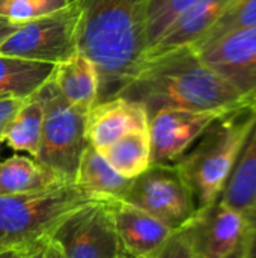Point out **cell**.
Listing matches in <instances>:
<instances>
[{
    "mask_svg": "<svg viewBox=\"0 0 256 258\" xmlns=\"http://www.w3.org/2000/svg\"><path fill=\"white\" fill-rule=\"evenodd\" d=\"M107 201L75 183L0 195V251L51 239L57 227L80 209Z\"/></svg>",
    "mask_w": 256,
    "mask_h": 258,
    "instance_id": "cell-4",
    "label": "cell"
},
{
    "mask_svg": "<svg viewBox=\"0 0 256 258\" xmlns=\"http://www.w3.org/2000/svg\"><path fill=\"white\" fill-rule=\"evenodd\" d=\"M35 97L44 110L41 147L35 160L60 183H74L81 154L88 145V112L69 104L56 88L51 76Z\"/></svg>",
    "mask_w": 256,
    "mask_h": 258,
    "instance_id": "cell-5",
    "label": "cell"
},
{
    "mask_svg": "<svg viewBox=\"0 0 256 258\" xmlns=\"http://www.w3.org/2000/svg\"><path fill=\"white\" fill-rule=\"evenodd\" d=\"M112 201L86 206L65 219L51 236L63 258H116L122 251Z\"/></svg>",
    "mask_w": 256,
    "mask_h": 258,
    "instance_id": "cell-8",
    "label": "cell"
},
{
    "mask_svg": "<svg viewBox=\"0 0 256 258\" xmlns=\"http://www.w3.org/2000/svg\"><path fill=\"white\" fill-rule=\"evenodd\" d=\"M110 206L121 249L133 258H154L177 231L127 203L112 201Z\"/></svg>",
    "mask_w": 256,
    "mask_h": 258,
    "instance_id": "cell-12",
    "label": "cell"
},
{
    "mask_svg": "<svg viewBox=\"0 0 256 258\" xmlns=\"http://www.w3.org/2000/svg\"><path fill=\"white\" fill-rule=\"evenodd\" d=\"M244 230L240 249L235 258H256V204L243 212Z\"/></svg>",
    "mask_w": 256,
    "mask_h": 258,
    "instance_id": "cell-25",
    "label": "cell"
},
{
    "mask_svg": "<svg viewBox=\"0 0 256 258\" xmlns=\"http://www.w3.org/2000/svg\"><path fill=\"white\" fill-rule=\"evenodd\" d=\"M26 98H0V133L20 110Z\"/></svg>",
    "mask_w": 256,
    "mask_h": 258,
    "instance_id": "cell-28",
    "label": "cell"
},
{
    "mask_svg": "<svg viewBox=\"0 0 256 258\" xmlns=\"http://www.w3.org/2000/svg\"><path fill=\"white\" fill-rule=\"evenodd\" d=\"M0 145H2V142H0Z\"/></svg>",
    "mask_w": 256,
    "mask_h": 258,
    "instance_id": "cell-32",
    "label": "cell"
},
{
    "mask_svg": "<svg viewBox=\"0 0 256 258\" xmlns=\"http://www.w3.org/2000/svg\"><path fill=\"white\" fill-rule=\"evenodd\" d=\"M51 80L72 106L89 112L100 101V76L95 63L81 51L54 65Z\"/></svg>",
    "mask_w": 256,
    "mask_h": 258,
    "instance_id": "cell-15",
    "label": "cell"
},
{
    "mask_svg": "<svg viewBox=\"0 0 256 258\" xmlns=\"http://www.w3.org/2000/svg\"><path fill=\"white\" fill-rule=\"evenodd\" d=\"M133 180L118 174L92 145H86L74 183L107 201H122Z\"/></svg>",
    "mask_w": 256,
    "mask_h": 258,
    "instance_id": "cell-16",
    "label": "cell"
},
{
    "mask_svg": "<svg viewBox=\"0 0 256 258\" xmlns=\"http://www.w3.org/2000/svg\"><path fill=\"white\" fill-rule=\"evenodd\" d=\"M54 65L0 54V98H29L50 79Z\"/></svg>",
    "mask_w": 256,
    "mask_h": 258,
    "instance_id": "cell-17",
    "label": "cell"
},
{
    "mask_svg": "<svg viewBox=\"0 0 256 258\" xmlns=\"http://www.w3.org/2000/svg\"><path fill=\"white\" fill-rule=\"evenodd\" d=\"M252 26H256V0H232L210 32L192 47H198L225 33Z\"/></svg>",
    "mask_w": 256,
    "mask_h": 258,
    "instance_id": "cell-22",
    "label": "cell"
},
{
    "mask_svg": "<svg viewBox=\"0 0 256 258\" xmlns=\"http://www.w3.org/2000/svg\"><path fill=\"white\" fill-rule=\"evenodd\" d=\"M256 122V101L217 118L198 144L175 162L192 189L198 207L217 201Z\"/></svg>",
    "mask_w": 256,
    "mask_h": 258,
    "instance_id": "cell-3",
    "label": "cell"
},
{
    "mask_svg": "<svg viewBox=\"0 0 256 258\" xmlns=\"http://www.w3.org/2000/svg\"><path fill=\"white\" fill-rule=\"evenodd\" d=\"M118 97L142 104L149 118L161 109L232 110L256 101L244 98L192 47L146 56Z\"/></svg>",
    "mask_w": 256,
    "mask_h": 258,
    "instance_id": "cell-1",
    "label": "cell"
},
{
    "mask_svg": "<svg viewBox=\"0 0 256 258\" xmlns=\"http://www.w3.org/2000/svg\"><path fill=\"white\" fill-rule=\"evenodd\" d=\"M60 183L35 159L14 154L0 162V195L39 190Z\"/></svg>",
    "mask_w": 256,
    "mask_h": 258,
    "instance_id": "cell-21",
    "label": "cell"
},
{
    "mask_svg": "<svg viewBox=\"0 0 256 258\" xmlns=\"http://www.w3.org/2000/svg\"><path fill=\"white\" fill-rule=\"evenodd\" d=\"M149 116L136 101L115 97L95 104L86 115V139L97 151L136 130H148Z\"/></svg>",
    "mask_w": 256,
    "mask_h": 258,
    "instance_id": "cell-13",
    "label": "cell"
},
{
    "mask_svg": "<svg viewBox=\"0 0 256 258\" xmlns=\"http://www.w3.org/2000/svg\"><path fill=\"white\" fill-rule=\"evenodd\" d=\"M20 26H21V23L12 21V20L5 18V17H0V44H2L8 36H11L15 30H18Z\"/></svg>",
    "mask_w": 256,
    "mask_h": 258,
    "instance_id": "cell-29",
    "label": "cell"
},
{
    "mask_svg": "<svg viewBox=\"0 0 256 258\" xmlns=\"http://www.w3.org/2000/svg\"><path fill=\"white\" fill-rule=\"evenodd\" d=\"M231 2L232 0H196L174 20L163 36L148 50L146 56L195 45L219 21Z\"/></svg>",
    "mask_w": 256,
    "mask_h": 258,
    "instance_id": "cell-14",
    "label": "cell"
},
{
    "mask_svg": "<svg viewBox=\"0 0 256 258\" xmlns=\"http://www.w3.org/2000/svg\"><path fill=\"white\" fill-rule=\"evenodd\" d=\"M243 230V213L217 200L198 207L190 221L178 231L193 258H235Z\"/></svg>",
    "mask_w": 256,
    "mask_h": 258,
    "instance_id": "cell-9",
    "label": "cell"
},
{
    "mask_svg": "<svg viewBox=\"0 0 256 258\" xmlns=\"http://www.w3.org/2000/svg\"><path fill=\"white\" fill-rule=\"evenodd\" d=\"M48 258H63L60 251L57 249V246L51 242V246H50V251H48Z\"/></svg>",
    "mask_w": 256,
    "mask_h": 258,
    "instance_id": "cell-30",
    "label": "cell"
},
{
    "mask_svg": "<svg viewBox=\"0 0 256 258\" xmlns=\"http://www.w3.org/2000/svg\"><path fill=\"white\" fill-rule=\"evenodd\" d=\"M229 110L161 109L149 118L151 165L175 163L204 135V132Z\"/></svg>",
    "mask_w": 256,
    "mask_h": 258,
    "instance_id": "cell-11",
    "label": "cell"
},
{
    "mask_svg": "<svg viewBox=\"0 0 256 258\" xmlns=\"http://www.w3.org/2000/svg\"><path fill=\"white\" fill-rule=\"evenodd\" d=\"M51 239L0 251V258H48Z\"/></svg>",
    "mask_w": 256,
    "mask_h": 258,
    "instance_id": "cell-26",
    "label": "cell"
},
{
    "mask_svg": "<svg viewBox=\"0 0 256 258\" xmlns=\"http://www.w3.org/2000/svg\"><path fill=\"white\" fill-rule=\"evenodd\" d=\"M192 48L244 98L256 100V26Z\"/></svg>",
    "mask_w": 256,
    "mask_h": 258,
    "instance_id": "cell-10",
    "label": "cell"
},
{
    "mask_svg": "<svg viewBox=\"0 0 256 258\" xmlns=\"http://www.w3.org/2000/svg\"><path fill=\"white\" fill-rule=\"evenodd\" d=\"M77 2L83 9L78 51L98 70L100 101L115 98L146 59L148 0Z\"/></svg>",
    "mask_w": 256,
    "mask_h": 258,
    "instance_id": "cell-2",
    "label": "cell"
},
{
    "mask_svg": "<svg viewBox=\"0 0 256 258\" xmlns=\"http://www.w3.org/2000/svg\"><path fill=\"white\" fill-rule=\"evenodd\" d=\"M116 258H133V257H131V255H128L127 252H124V251H121V252L118 254V257H116Z\"/></svg>",
    "mask_w": 256,
    "mask_h": 258,
    "instance_id": "cell-31",
    "label": "cell"
},
{
    "mask_svg": "<svg viewBox=\"0 0 256 258\" xmlns=\"http://www.w3.org/2000/svg\"><path fill=\"white\" fill-rule=\"evenodd\" d=\"M219 200L241 213L256 204V122Z\"/></svg>",
    "mask_w": 256,
    "mask_h": 258,
    "instance_id": "cell-18",
    "label": "cell"
},
{
    "mask_svg": "<svg viewBox=\"0 0 256 258\" xmlns=\"http://www.w3.org/2000/svg\"><path fill=\"white\" fill-rule=\"evenodd\" d=\"M196 0H148L146 39L148 50L163 36L174 20ZM148 54V53H146Z\"/></svg>",
    "mask_w": 256,
    "mask_h": 258,
    "instance_id": "cell-23",
    "label": "cell"
},
{
    "mask_svg": "<svg viewBox=\"0 0 256 258\" xmlns=\"http://www.w3.org/2000/svg\"><path fill=\"white\" fill-rule=\"evenodd\" d=\"M44 110L35 94L23 103L20 110L0 133V142L14 151H26L36 159L41 147Z\"/></svg>",
    "mask_w": 256,
    "mask_h": 258,
    "instance_id": "cell-19",
    "label": "cell"
},
{
    "mask_svg": "<svg viewBox=\"0 0 256 258\" xmlns=\"http://www.w3.org/2000/svg\"><path fill=\"white\" fill-rule=\"evenodd\" d=\"M83 9L77 0L66 8L26 21L0 44V54L57 65L78 50Z\"/></svg>",
    "mask_w": 256,
    "mask_h": 258,
    "instance_id": "cell-6",
    "label": "cell"
},
{
    "mask_svg": "<svg viewBox=\"0 0 256 258\" xmlns=\"http://www.w3.org/2000/svg\"><path fill=\"white\" fill-rule=\"evenodd\" d=\"M122 203L149 213L174 230L184 227L198 209L195 195L175 163L149 165L133 178Z\"/></svg>",
    "mask_w": 256,
    "mask_h": 258,
    "instance_id": "cell-7",
    "label": "cell"
},
{
    "mask_svg": "<svg viewBox=\"0 0 256 258\" xmlns=\"http://www.w3.org/2000/svg\"><path fill=\"white\" fill-rule=\"evenodd\" d=\"M154 258H193V255L183 234L177 230L174 236L169 239V242L163 246V249Z\"/></svg>",
    "mask_w": 256,
    "mask_h": 258,
    "instance_id": "cell-27",
    "label": "cell"
},
{
    "mask_svg": "<svg viewBox=\"0 0 256 258\" xmlns=\"http://www.w3.org/2000/svg\"><path fill=\"white\" fill-rule=\"evenodd\" d=\"M106 162L122 177L136 178L151 165V144L148 130L124 135L109 147L100 150Z\"/></svg>",
    "mask_w": 256,
    "mask_h": 258,
    "instance_id": "cell-20",
    "label": "cell"
},
{
    "mask_svg": "<svg viewBox=\"0 0 256 258\" xmlns=\"http://www.w3.org/2000/svg\"><path fill=\"white\" fill-rule=\"evenodd\" d=\"M72 0H0V17L26 23L66 8Z\"/></svg>",
    "mask_w": 256,
    "mask_h": 258,
    "instance_id": "cell-24",
    "label": "cell"
}]
</instances>
